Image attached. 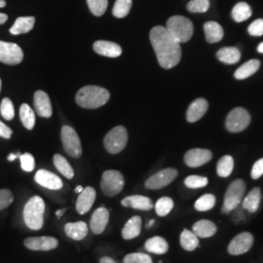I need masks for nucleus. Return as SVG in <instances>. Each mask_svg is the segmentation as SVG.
I'll return each instance as SVG.
<instances>
[{"mask_svg": "<svg viewBox=\"0 0 263 263\" xmlns=\"http://www.w3.org/2000/svg\"><path fill=\"white\" fill-rule=\"evenodd\" d=\"M151 45L155 51L160 66L165 69L178 66L181 59V48L168 29L162 26L152 28L149 33Z\"/></svg>", "mask_w": 263, "mask_h": 263, "instance_id": "1", "label": "nucleus"}, {"mask_svg": "<svg viewBox=\"0 0 263 263\" xmlns=\"http://www.w3.org/2000/svg\"><path fill=\"white\" fill-rule=\"evenodd\" d=\"M110 98L109 92L99 86H85L76 94L77 104L83 108L95 109L103 106L108 102Z\"/></svg>", "mask_w": 263, "mask_h": 263, "instance_id": "2", "label": "nucleus"}, {"mask_svg": "<svg viewBox=\"0 0 263 263\" xmlns=\"http://www.w3.org/2000/svg\"><path fill=\"white\" fill-rule=\"evenodd\" d=\"M45 202L40 196H33L24 208L25 222L31 230H39L44 224Z\"/></svg>", "mask_w": 263, "mask_h": 263, "instance_id": "3", "label": "nucleus"}, {"mask_svg": "<svg viewBox=\"0 0 263 263\" xmlns=\"http://www.w3.org/2000/svg\"><path fill=\"white\" fill-rule=\"evenodd\" d=\"M166 28L179 43H185L189 41L194 32L192 22L183 16L171 17L167 21Z\"/></svg>", "mask_w": 263, "mask_h": 263, "instance_id": "4", "label": "nucleus"}, {"mask_svg": "<svg viewBox=\"0 0 263 263\" xmlns=\"http://www.w3.org/2000/svg\"><path fill=\"white\" fill-rule=\"evenodd\" d=\"M246 192V183L243 179H236L226 190L223 205L221 209L222 214H230L238 207L244 197Z\"/></svg>", "mask_w": 263, "mask_h": 263, "instance_id": "5", "label": "nucleus"}, {"mask_svg": "<svg viewBox=\"0 0 263 263\" xmlns=\"http://www.w3.org/2000/svg\"><path fill=\"white\" fill-rule=\"evenodd\" d=\"M128 142V133L125 127L117 126L108 132L104 137L105 149L110 154H117L126 147Z\"/></svg>", "mask_w": 263, "mask_h": 263, "instance_id": "6", "label": "nucleus"}, {"mask_svg": "<svg viewBox=\"0 0 263 263\" xmlns=\"http://www.w3.org/2000/svg\"><path fill=\"white\" fill-rule=\"evenodd\" d=\"M124 183V177L120 172L108 170L103 174L101 187L106 196L113 197L122 191Z\"/></svg>", "mask_w": 263, "mask_h": 263, "instance_id": "7", "label": "nucleus"}, {"mask_svg": "<svg viewBox=\"0 0 263 263\" xmlns=\"http://www.w3.org/2000/svg\"><path fill=\"white\" fill-rule=\"evenodd\" d=\"M61 138L64 149L66 153L73 157L79 158L82 155V145L76 130L70 126H64L61 132Z\"/></svg>", "mask_w": 263, "mask_h": 263, "instance_id": "8", "label": "nucleus"}, {"mask_svg": "<svg viewBox=\"0 0 263 263\" xmlns=\"http://www.w3.org/2000/svg\"><path fill=\"white\" fill-rule=\"evenodd\" d=\"M251 123V115L243 107H236L226 118V129L231 133H240L248 128Z\"/></svg>", "mask_w": 263, "mask_h": 263, "instance_id": "9", "label": "nucleus"}, {"mask_svg": "<svg viewBox=\"0 0 263 263\" xmlns=\"http://www.w3.org/2000/svg\"><path fill=\"white\" fill-rule=\"evenodd\" d=\"M24 59V53L19 45L0 40V62L9 66L19 65Z\"/></svg>", "mask_w": 263, "mask_h": 263, "instance_id": "10", "label": "nucleus"}, {"mask_svg": "<svg viewBox=\"0 0 263 263\" xmlns=\"http://www.w3.org/2000/svg\"><path fill=\"white\" fill-rule=\"evenodd\" d=\"M178 177V171L174 168L162 170L153 175L145 181V187L151 190H157L166 187Z\"/></svg>", "mask_w": 263, "mask_h": 263, "instance_id": "11", "label": "nucleus"}, {"mask_svg": "<svg viewBox=\"0 0 263 263\" xmlns=\"http://www.w3.org/2000/svg\"><path fill=\"white\" fill-rule=\"evenodd\" d=\"M254 245V236L250 232H242L234 237L228 245V253L231 255H240L248 253Z\"/></svg>", "mask_w": 263, "mask_h": 263, "instance_id": "12", "label": "nucleus"}, {"mask_svg": "<svg viewBox=\"0 0 263 263\" xmlns=\"http://www.w3.org/2000/svg\"><path fill=\"white\" fill-rule=\"evenodd\" d=\"M25 247L30 251H42L48 252L55 250L59 246V241L54 237L43 236V237H29L24 241Z\"/></svg>", "mask_w": 263, "mask_h": 263, "instance_id": "13", "label": "nucleus"}, {"mask_svg": "<svg viewBox=\"0 0 263 263\" xmlns=\"http://www.w3.org/2000/svg\"><path fill=\"white\" fill-rule=\"evenodd\" d=\"M212 158V151L203 148H194L186 152L184 155V162L190 168H197L207 164Z\"/></svg>", "mask_w": 263, "mask_h": 263, "instance_id": "14", "label": "nucleus"}, {"mask_svg": "<svg viewBox=\"0 0 263 263\" xmlns=\"http://www.w3.org/2000/svg\"><path fill=\"white\" fill-rule=\"evenodd\" d=\"M34 180L39 185L48 188L50 190H60L63 188V180L57 175L47 170H39L35 174Z\"/></svg>", "mask_w": 263, "mask_h": 263, "instance_id": "15", "label": "nucleus"}, {"mask_svg": "<svg viewBox=\"0 0 263 263\" xmlns=\"http://www.w3.org/2000/svg\"><path fill=\"white\" fill-rule=\"evenodd\" d=\"M109 221V212L104 207L99 208L92 215L90 220V228L95 234H102Z\"/></svg>", "mask_w": 263, "mask_h": 263, "instance_id": "16", "label": "nucleus"}, {"mask_svg": "<svg viewBox=\"0 0 263 263\" xmlns=\"http://www.w3.org/2000/svg\"><path fill=\"white\" fill-rule=\"evenodd\" d=\"M96 195L97 193L95 188L87 186L83 189V191L79 194L76 201V210L78 214L85 215L91 210V208L94 205Z\"/></svg>", "mask_w": 263, "mask_h": 263, "instance_id": "17", "label": "nucleus"}, {"mask_svg": "<svg viewBox=\"0 0 263 263\" xmlns=\"http://www.w3.org/2000/svg\"><path fill=\"white\" fill-rule=\"evenodd\" d=\"M34 107L35 111L40 117L50 118L52 116V105L50 102V98L45 92L37 91L34 94Z\"/></svg>", "mask_w": 263, "mask_h": 263, "instance_id": "18", "label": "nucleus"}, {"mask_svg": "<svg viewBox=\"0 0 263 263\" xmlns=\"http://www.w3.org/2000/svg\"><path fill=\"white\" fill-rule=\"evenodd\" d=\"M93 49L97 54L107 57V58H117L121 56L122 54V48L120 47L118 44L110 41H104V40L96 41L93 45Z\"/></svg>", "mask_w": 263, "mask_h": 263, "instance_id": "19", "label": "nucleus"}, {"mask_svg": "<svg viewBox=\"0 0 263 263\" xmlns=\"http://www.w3.org/2000/svg\"><path fill=\"white\" fill-rule=\"evenodd\" d=\"M209 104L207 100L203 98H199L195 100L188 107L186 112V119L188 122H197L198 120L201 119L205 115V113L207 112Z\"/></svg>", "mask_w": 263, "mask_h": 263, "instance_id": "20", "label": "nucleus"}, {"mask_svg": "<svg viewBox=\"0 0 263 263\" xmlns=\"http://www.w3.org/2000/svg\"><path fill=\"white\" fill-rule=\"evenodd\" d=\"M121 204L124 207L132 208L141 211H151L153 208V203L151 198L141 195H133L124 198L121 201Z\"/></svg>", "mask_w": 263, "mask_h": 263, "instance_id": "21", "label": "nucleus"}, {"mask_svg": "<svg viewBox=\"0 0 263 263\" xmlns=\"http://www.w3.org/2000/svg\"><path fill=\"white\" fill-rule=\"evenodd\" d=\"M192 231L197 235L198 238H210L217 232V226L211 220L201 219L193 224Z\"/></svg>", "mask_w": 263, "mask_h": 263, "instance_id": "22", "label": "nucleus"}, {"mask_svg": "<svg viewBox=\"0 0 263 263\" xmlns=\"http://www.w3.org/2000/svg\"><path fill=\"white\" fill-rule=\"evenodd\" d=\"M261 201V190L260 188L255 187L252 189L249 194L243 199L242 207L247 210L250 214H254L257 212Z\"/></svg>", "mask_w": 263, "mask_h": 263, "instance_id": "23", "label": "nucleus"}, {"mask_svg": "<svg viewBox=\"0 0 263 263\" xmlns=\"http://www.w3.org/2000/svg\"><path fill=\"white\" fill-rule=\"evenodd\" d=\"M88 226L84 221L68 222L65 226V232L66 235L76 241L83 240L88 234Z\"/></svg>", "mask_w": 263, "mask_h": 263, "instance_id": "24", "label": "nucleus"}, {"mask_svg": "<svg viewBox=\"0 0 263 263\" xmlns=\"http://www.w3.org/2000/svg\"><path fill=\"white\" fill-rule=\"evenodd\" d=\"M141 231V216H133L124 226L122 230V237L125 240H132L140 235Z\"/></svg>", "mask_w": 263, "mask_h": 263, "instance_id": "25", "label": "nucleus"}, {"mask_svg": "<svg viewBox=\"0 0 263 263\" xmlns=\"http://www.w3.org/2000/svg\"><path fill=\"white\" fill-rule=\"evenodd\" d=\"M144 248L152 254H164L169 251V244L163 237L155 236L145 242Z\"/></svg>", "mask_w": 263, "mask_h": 263, "instance_id": "26", "label": "nucleus"}, {"mask_svg": "<svg viewBox=\"0 0 263 263\" xmlns=\"http://www.w3.org/2000/svg\"><path fill=\"white\" fill-rule=\"evenodd\" d=\"M35 24L34 17H20L15 21L12 28H10V33L13 35H19L28 33L30 31Z\"/></svg>", "mask_w": 263, "mask_h": 263, "instance_id": "27", "label": "nucleus"}, {"mask_svg": "<svg viewBox=\"0 0 263 263\" xmlns=\"http://www.w3.org/2000/svg\"><path fill=\"white\" fill-rule=\"evenodd\" d=\"M217 59L226 65H235L241 59V52L236 47H224L216 53Z\"/></svg>", "mask_w": 263, "mask_h": 263, "instance_id": "28", "label": "nucleus"}, {"mask_svg": "<svg viewBox=\"0 0 263 263\" xmlns=\"http://www.w3.org/2000/svg\"><path fill=\"white\" fill-rule=\"evenodd\" d=\"M205 35L209 43L219 42L224 35L221 26L216 22H207L204 25Z\"/></svg>", "mask_w": 263, "mask_h": 263, "instance_id": "29", "label": "nucleus"}, {"mask_svg": "<svg viewBox=\"0 0 263 263\" xmlns=\"http://www.w3.org/2000/svg\"><path fill=\"white\" fill-rule=\"evenodd\" d=\"M259 66H260V62L258 60H251L240 66L236 70L234 76L238 80H243L254 74L258 70Z\"/></svg>", "mask_w": 263, "mask_h": 263, "instance_id": "30", "label": "nucleus"}, {"mask_svg": "<svg viewBox=\"0 0 263 263\" xmlns=\"http://www.w3.org/2000/svg\"><path fill=\"white\" fill-rule=\"evenodd\" d=\"M180 245L183 248V250L187 252H192L196 250L199 245V238L197 235L188 229H184L180 234Z\"/></svg>", "mask_w": 263, "mask_h": 263, "instance_id": "31", "label": "nucleus"}, {"mask_svg": "<svg viewBox=\"0 0 263 263\" xmlns=\"http://www.w3.org/2000/svg\"><path fill=\"white\" fill-rule=\"evenodd\" d=\"M20 118L26 129L32 130L35 125V113L32 108L27 104H23L20 108Z\"/></svg>", "mask_w": 263, "mask_h": 263, "instance_id": "32", "label": "nucleus"}, {"mask_svg": "<svg viewBox=\"0 0 263 263\" xmlns=\"http://www.w3.org/2000/svg\"><path fill=\"white\" fill-rule=\"evenodd\" d=\"M54 165L56 167V169L63 175L65 176L66 179H71L74 176V171L72 169V167L70 166V164L68 163V161L62 156L61 154H55L54 158H53Z\"/></svg>", "mask_w": 263, "mask_h": 263, "instance_id": "33", "label": "nucleus"}, {"mask_svg": "<svg viewBox=\"0 0 263 263\" xmlns=\"http://www.w3.org/2000/svg\"><path fill=\"white\" fill-rule=\"evenodd\" d=\"M252 14H253V12H252L251 6L246 2L237 3L234 6V8L232 9V13H231L232 18L237 23H241L246 20L250 19Z\"/></svg>", "mask_w": 263, "mask_h": 263, "instance_id": "34", "label": "nucleus"}, {"mask_svg": "<svg viewBox=\"0 0 263 263\" xmlns=\"http://www.w3.org/2000/svg\"><path fill=\"white\" fill-rule=\"evenodd\" d=\"M234 169V159L230 155H226L221 157L216 166L217 175L220 178H227L229 177Z\"/></svg>", "mask_w": 263, "mask_h": 263, "instance_id": "35", "label": "nucleus"}, {"mask_svg": "<svg viewBox=\"0 0 263 263\" xmlns=\"http://www.w3.org/2000/svg\"><path fill=\"white\" fill-rule=\"evenodd\" d=\"M132 3H133L132 0H116L113 6V16L118 19L125 18L131 10Z\"/></svg>", "mask_w": 263, "mask_h": 263, "instance_id": "36", "label": "nucleus"}, {"mask_svg": "<svg viewBox=\"0 0 263 263\" xmlns=\"http://www.w3.org/2000/svg\"><path fill=\"white\" fill-rule=\"evenodd\" d=\"M216 205V197L213 194H205L195 202V209L199 212H207Z\"/></svg>", "mask_w": 263, "mask_h": 263, "instance_id": "37", "label": "nucleus"}, {"mask_svg": "<svg viewBox=\"0 0 263 263\" xmlns=\"http://www.w3.org/2000/svg\"><path fill=\"white\" fill-rule=\"evenodd\" d=\"M174 208V201L170 197L160 198L155 204L156 214L159 216H166L169 215Z\"/></svg>", "mask_w": 263, "mask_h": 263, "instance_id": "38", "label": "nucleus"}, {"mask_svg": "<svg viewBox=\"0 0 263 263\" xmlns=\"http://www.w3.org/2000/svg\"><path fill=\"white\" fill-rule=\"evenodd\" d=\"M87 3L90 11L97 17L103 16L108 5L107 0H87Z\"/></svg>", "mask_w": 263, "mask_h": 263, "instance_id": "39", "label": "nucleus"}, {"mask_svg": "<svg viewBox=\"0 0 263 263\" xmlns=\"http://www.w3.org/2000/svg\"><path fill=\"white\" fill-rule=\"evenodd\" d=\"M0 114L5 120H12L15 116L14 105L12 101L8 98H4L0 105Z\"/></svg>", "mask_w": 263, "mask_h": 263, "instance_id": "40", "label": "nucleus"}, {"mask_svg": "<svg viewBox=\"0 0 263 263\" xmlns=\"http://www.w3.org/2000/svg\"><path fill=\"white\" fill-rule=\"evenodd\" d=\"M210 8V0H191L187 10L191 13H205Z\"/></svg>", "mask_w": 263, "mask_h": 263, "instance_id": "41", "label": "nucleus"}, {"mask_svg": "<svg viewBox=\"0 0 263 263\" xmlns=\"http://www.w3.org/2000/svg\"><path fill=\"white\" fill-rule=\"evenodd\" d=\"M208 182H209V180L207 178L201 177V176H189L184 180V184L188 188H192V189L205 187L207 185Z\"/></svg>", "mask_w": 263, "mask_h": 263, "instance_id": "42", "label": "nucleus"}, {"mask_svg": "<svg viewBox=\"0 0 263 263\" xmlns=\"http://www.w3.org/2000/svg\"><path fill=\"white\" fill-rule=\"evenodd\" d=\"M124 263H153L149 255L141 253H133L125 255Z\"/></svg>", "mask_w": 263, "mask_h": 263, "instance_id": "43", "label": "nucleus"}, {"mask_svg": "<svg viewBox=\"0 0 263 263\" xmlns=\"http://www.w3.org/2000/svg\"><path fill=\"white\" fill-rule=\"evenodd\" d=\"M232 212H233V215H232L231 219L233 220V222L235 224H242L248 220V216H249L250 213L247 210H245L242 206L240 207V205H239Z\"/></svg>", "mask_w": 263, "mask_h": 263, "instance_id": "44", "label": "nucleus"}, {"mask_svg": "<svg viewBox=\"0 0 263 263\" xmlns=\"http://www.w3.org/2000/svg\"><path fill=\"white\" fill-rule=\"evenodd\" d=\"M22 169L25 172H32L35 167V161L30 153H25L20 156Z\"/></svg>", "mask_w": 263, "mask_h": 263, "instance_id": "45", "label": "nucleus"}, {"mask_svg": "<svg viewBox=\"0 0 263 263\" xmlns=\"http://www.w3.org/2000/svg\"><path fill=\"white\" fill-rule=\"evenodd\" d=\"M14 201V195L8 189L0 190V211L9 207Z\"/></svg>", "mask_w": 263, "mask_h": 263, "instance_id": "46", "label": "nucleus"}, {"mask_svg": "<svg viewBox=\"0 0 263 263\" xmlns=\"http://www.w3.org/2000/svg\"><path fill=\"white\" fill-rule=\"evenodd\" d=\"M248 31L253 36L263 35V19L255 20L248 28Z\"/></svg>", "mask_w": 263, "mask_h": 263, "instance_id": "47", "label": "nucleus"}, {"mask_svg": "<svg viewBox=\"0 0 263 263\" xmlns=\"http://www.w3.org/2000/svg\"><path fill=\"white\" fill-rule=\"evenodd\" d=\"M251 176H252V179H258L263 176V158L257 160L254 163Z\"/></svg>", "mask_w": 263, "mask_h": 263, "instance_id": "48", "label": "nucleus"}, {"mask_svg": "<svg viewBox=\"0 0 263 263\" xmlns=\"http://www.w3.org/2000/svg\"><path fill=\"white\" fill-rule=\"evenodd\" d=\"M13 131L10 129L7 125H5L2 121H0V137L9 140L12 137Z\"/></svg>", "mask_w": 263, "mask_h": 263, "instance_id": "49", "label": "nucleus"}, {"mask_svg": "<svg viewBox=\"0 0 263 263\" xmlns=\"http://www.w3.org/2000/svg\"><path fill=\"white\" fill-rule=\"evenodd\" d=\"M100 263H116L113 260L111 257H108V256H104L101 258Z\"/></svg>", "mask_w": 263, "mask_h": 263, "instance_id": "50", "label": "nucleus"}, {"mask_svg": "<svg viewBox=\"0 0 263 263\" xmlns=\"http://www.w3.org/2000/svg\"><path fill=\"white\" fill-rule=\"evenodd\" d=\"M8 20V16L6 14H3V13H0V25H3L7 22Z\"/></svg>", "mask_w": 263, "mask_h": 263, "instance_id": "51", "label": "nucleus"}, {"mask_svg": "<svg viewBox=\"0 0 263 263\" xmlns=\"http://www.w3.org/2000/svg\"><path fill=\"white\" fill-rule=\"evenodd\" d=\"M20 156H21L20 153H17V154H10L9 156H8V161H14V160L16 159V158H18Z\"/></svg>", "mask_w": 263, "mask_h": 263, "instance_id": "52", "label": "nucleus"}, {"mask_svg": "<svg viewBox=\"0 0 263 263\" xmlns=\"http://www.w3.org/2000/svg\"><path fill=\"white\" fill-rule=\"evenodd\" d=\"M66 209H62V210H59V211H57L56 212V216L58 217H61V216H63V214L66 212Z\"/></svg>", "mask_w": 263, "mask_h": 263, "instance_id": "53", "label": "nucleus"}, {"mask_svg": "<svg viewBox=\"0 0 263 263\" xmlns=\"http://www.w3.org/2000/svg\"><path fill=\"white\" fill-rule=\"evenodd\" d=\"M257 52L260 53V54H263V42H261V43L257 46Z\"/></svg>", "mask_w": 263, "mask_h": 263, "instance_id": "54", "label": "nucleus"}, {"mask_svg": "<svg viewBox=\"0 0 263 263\" xmlns=\"http://www.w3.org/2000/svg\"><path fill=\"white\" fill-rule=\"evenodd\" d=\"M83 189H84V188L82 187L81 185H78V186L76 188V193H81V192L83 191Z\"/></svg>", "mask_w": 263, "mask_h": 263, "instance_id": "55", "label": "nucleus"}, {"mask_svg": "<svg viewBox=\"0 0 263 263\" xmlns=\"http://www.w3.org/2000/svg\"><path fill=\"white\" fill-rule=\"evenodd\" d=\"M6 6V1L5 0H0V8H3Z\"/></svg>", "mask_w": 263, "mask_h": 263, "instance_id": "56", "label": "nucleus"}, {"mask_svg": "<svg viewBox=\"0 0 263 263\" xmlns=\"http://www.w3.org/2000/svg\"><path fill=\"white\" fill-rule=\"evenodd\" d=\"M153 223H154V220L152 219V220H151V221H149V223L147 224V227H151V226H153Z\"/></svg>", "mask_w": 263, "mask_h": 263, "instance_id": "57", "label": "nucleus"}, {"mask_svg": "<svg viewBox=\"0 0 263 263\" xmlns=\"http://www.w3.org/2000/svg\"><path fill=\"white\" fill-rule=\"evenodd\" d=\"M0 91H1V79H0Z\"/></svg>", "mask_w": 263, "mask_h": 263, "instance_id": "58", "label": "nucleus"}]
</instances>
